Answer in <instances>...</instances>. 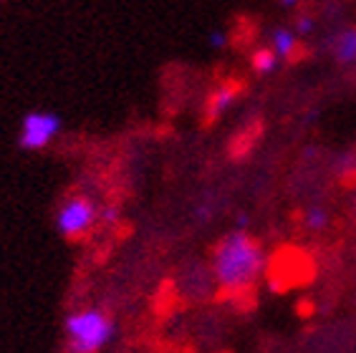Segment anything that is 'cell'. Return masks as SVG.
Instances as JSON below:
<instances>
[{
	"mask_svg": "<svg viewBox=\"0 0 356 353\" xmlns=\"http://www.w3.org/2000/svg\"><path fill=\"white\" fill-rule=\"evenodd\" d=\"M266 252L248 230H233L220 240L213 252V272L227 293H243L261 278Z\"/></svg>",
	"mask_w": 356,
	"mask_h": 353,
	"instance_id": "1",
	"label": "cell"
},
{
	"mask_svg": "<svg viewBox=\"0 0 356 353\" xmlns=\"http://www.w3.org/2000/svg\"><path fill=\"white\" fill-rule=\"evenodd\" d=\"M66 338H69V353H99L117 333L114 320L99 308H83L71 313L63 323Z\"/></svg>",
	"mask_w": 356,
	"mask_h": 353,
	"instance_id": "2",
	"label": "cell"
},
{
	"mask_svg": "<svg viewBox=\"0 0 356 353\" xmlns=\"http://www.w3.org/2000/svg\"><path fill=\"white\" fill-rule=\"evenodd\" d=\"M96 222H99V207L86 195H74V197L63 199L61 207L56 210V230L66 240L86 238Z\"/></svg>",
	"mask_w": 356,
	"mask_h": 353,
	"instance_id": "3",
	"label": "cell"
},
{
	"mask_svg": "<svg viewBox=\"0 0 356 353\" xmlns=\"http://www.w3.org/2000/svg\"><path fill=\"white\" fill-rule=\"evenodd\" d=\"M61 131V116L54 111H28L21 119L18 147L23 151H41Z\"/></svg>",
	"mask_w": 356,
	"mask_h": 353,
	"instance_id": "4",
	"label": "cell"
},
{
	"mask_svg": "<svg viewBox=\"0 0 356 353\" xmlns=\"http://www.w3.org/2000/svg\"><path fill=\"white\" fill-rule=\"evenodd\" d=\"M331 56L341 66L356 63V28H346L331 38Z\"/></svg>",
	"mask_w": 356,
	"mask_h": 353,
	"instance_id": "5",
	"label": "cell"
},
{
	"mask_svg": "<svg viewBox=\"0 0 356 353\" xmlns=\"http://www.w3.org/2000/svg\"><path fill=\"white\" fill-rule=\"evenodd\" d=\"M270 48L278 54L281 61L283 58H291L296 54V48H298V35L291 28H275L273 33H270Z\"/></svg>",
	"mask_w": 356,
	"mask_h": 353,
	"instance_id": "6",
	"label": "cell"
},
{
	"mask_svg": "<svg viewBox=\"0 0 356 353\" xmlns=\"http://www.w3.org/2000/svg\"><path fill=\"white\" fill-rule=\"evenodd\" d=\"M278 66H281V58H278V54H275L273 48H261V51H255L253 54L255 74L270 76L273 71H278Z\"/></svg>",
	"mask_w": 356,
	"mask_h": 353,
	"instance_id": "7",
	"label": "cell"
},
{
	"mask_svg": "<svg viewBox=\"0 0 356 353\" xmlns=\"http://www.w3.org/2000/svg\"><path fill=\"white\" fill-rule=\"evenodd\" d=\"M303 227L309 232H321L329 227V210L321 207V204H314L303 212Z\"/></svg>",
	"mask_w": 356,
	"mask_h": 353,
	"instance_id": "8",
	"label": "cell"
},
{
	"mask_svg": "<svg viewBox=\"0 0 356 353\" xmlns=\"http://www.w3.org/2000/svg\"><path fill=\"white\" fill-rule=\"evenodd\" d=\"M235 101V88H220L218 94H215V114H222V111Z\"/></svg>",
	"mask_w": 356,
	"mask_h": 353,
	"instance_id": "9",
	"label": "cell"
},
{
	"mask_svg": "<svg viewBox=\"0 0 356 353\" xmlns=\"http://www.w3.org/2000/svg\"><path fill=\"white\" fill-rule=\"evenodd\" d=\"M296 35H309L311 31H314V18H309V15H301L298 21H296Z\"/></svg>",
	"mask_w": 356,
	"mask_h": 353,
	"instance_id": "10",
	"label": "cell"
},
{
	"mask_svg": "<svg viewBox=\"0 0 356 353\" xmlns=\"http://www.w3.org/2000/svg\"><path fill=\"white\" fill-rule=\"evenodd\" d=\"M117 220H119V207H104V210H99V222L114 224Z\"/></svg>",
	"mask_w": 356,
	"mask_h": 353,
	"instance_id": "11",
	"label": "cell"
},
{
	"mask_svg": "<svg viewBox=\"0 0 356 353\" xmlns=\"http://www.w3.org/2000/svg\"><path fill=\"white\" fill-rule=\"evenodd\" d=\"M207 43H210V48H225L227 35L220 33V31H213V33H210V38H207Z\"/></svg>",
	"mask_w": 356,
	"mask_h": 353,
	"instance_id": "12",
	"label": "cell"
},
{
	"mask_svg": "<svg viewBox=\"0 0 356 353\" xmlns=\"http://www.w3.org/2000/svg\"><path fill=\"white\" fill-rule=\"evenodd\" d=\"M248 227V215H240L238 217V230H245Z\"/></svg>",
	"mask_w": 356,
	"mask_h": 353,
	"instance_id": "13",
	"label": "cell"
},
{
	"mask_svg": "<svg viewBox=\"0 0 356 353\" xmlns=\"http://www.w3.org/2000/svg\"><path fill=\"white\" fill-rule=\"evenodd\" d=\"M283 8H293V6H298V0H278Z\"/></svg>",
	"mask_w": 356,
	"mask_h": 353,
	"instance_id": "14",
	"label": "cell"
}]
</instances>
